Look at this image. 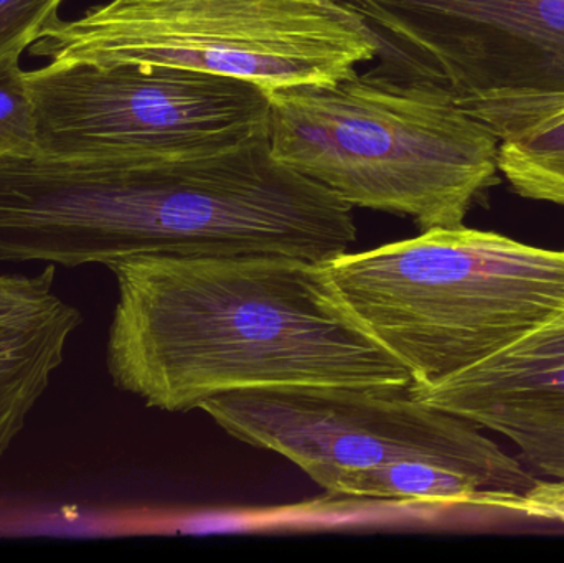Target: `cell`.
I'll use <instances>...</instances> for the list:
<instances>
[{
	"label": "cell",
	"instance_id": "15",
	"mask_svg": "<svg viewBox=\"0 0 564 563\" xmlns=\"http://www.w3.org/2000/svg\"><path fill=\"white\" fill-rule=\"evenodd\" d=\"M562 118H564V109H562V111L556 112V115L553 116V118H550L549 121H555V119H562ZM549 121H545V122H549Z\"/></svg>",
	"mask_w": 564,
	"mask_h": 563
},
{
	"label": "cell",
	"instance_id": "2",
	"mask_svg": "<svg viewBox=\"0 0 564 563\" xmlns=\"http://www.w3.org/2000/svg\"><path fill=\"white\" fill-rule=\"evenodd\" d=\"M354 207L282 164L268 132L198 158H0V261L78 268L144 255L328 263Z\"/></svg>",
	"mask_w": 564,
	"mask_h": 563
},
{
	"label": "cell",
	"instance_id": "9",
	"mask_svg": "<svg viewBox=\"0 0 564 563\" xmlns=\"http://www.w3.org/2000/svg\"><path fill=\"white\" fill-rule=\"evenodd\" d=\"M410 392L503 436L535 475L564 485V306L503 353Z\"/></svg>",
	"mask_w": 564,
	"mask_h": 563
},
{
	"label": "cell",
	"instance_id": "13",
	"mask_svg": "<svg viewBox=\"0 0 564 563\" xmlns=\"http://www.w3.org/2000/svg\"><path fill=\"white\" fill-rule=\"evenodd\" d=\"M68 306L55 293V264H46L33 277H0V329H26L36 326Z\"/></svg>",
	"mask_w": 564,
	"mask_h": 563
},
{
	"label": "cell",
	"instance_id": "8",
	"mask_svg": "<svg viewBox=\"0 0 564 563\" xmlns=\"http://www.w3.org/2000/svg\"><path fill=\"white\" fill-rule=\"evenodd\" d=\"M40 155L175 159L220 154L268 132L261 86L178 66L50 62L26 72Z\"/></svg>",
	"mask_w": 564,
	"mask_h": 563
},
{
	"label": "cell",
	"instance_id": "4",
	"mask_svg": "<svg viewBox=\"0 0 564 563\" xmlns=\"http://www.w3.org/2000/svg\"><path fill=\"white\" fill-rule=\"evenodd\" d=\"M268 98L274 158L351 207L460 227L499 182L502 139L436 89L355 69Z\"/></svg>",
	"mask_w": 564,
	"mask_h": 563
},
{
	"label": "cell",
	"instance_id": "12",
	"mask_svg": "<svg viewBox=\"0 0 564 563\" xmlns=\"http://www.w3.org/2000/svg\"><path fill=\"white\" fill-rule=\"evenodd\" d=\"M40 155L35 109L20 55L0 58V158Z\"/></svg>",
	"mask_w": 564,
	"mask_h": 563
},
{
	"label": "cell",
	"instance_id": "3",
	"mask_svg": "<svg viewBox=\"0 0 564 563\" xmlns=\"http://www.w3.org/2000/svg\"><path fill=\"white\" fill-rule=\"evenodd\" d=\"M200 409L330 495L564 522V485L535 475L482 426L414 399L410 387H271Z\"/></svg>",
	"mask_w": 564,
	"mask_h": 563
},
{
	"label": "cell",
	"instance_id": "1",
	"mask_svg": "<svg viewBox=\"0 0 564 563\" xmlns=\"http://www.w3.org/2000/svg\"><path fill=\"white\" fill-rule=\"evenodd\" d=\"M106 367L152 409L271 387H410L406 367L341 300L324 263L282 255H144L109 264Z\"/></svg>",
	"mask_w": 564,
	"mask_h": 563
},
{
	"label": "cell",
	"instance_id": "5",
	"mask_svg": "<svg viewBox=\"0 0 564 563\" xmlns=\"http://www.w3.org/2000/svg\"><path fill=\"white\" fill-rule=\"evenodd\" d=\"M348 310L427 387L503 353L564 306V250L436 227L324 263Z\"/></svg>",
	"mask_w": 564,
	"mask_h": 563
},
{
	"label": "cell",
	"instance_id": "11",
	"mask_svg": "<svg viewBox=\"0 0 564 563\" xmlns=\"http://www.w3.org/2000/svg\"><path fill=\"white\" fill-rule=\"evenodd\" d=\"M499 171L520 197L564 205V118L500 142Z\"/></svg>",
	"mask_w": 564,
	"mask_h": 563
},
{
	"label": "cell",
	"instance_id": "10",
	"mask_svg": "<svg viewBox=\"0 0 564 563\" xmlns=\"http://www.w3.org/2000/svg\"><path fill=\"white\" fill-rule=\"evenodd\" d=\"M82 323V313L69 304L36 326L0 329V459L48 389L65 359L66 344Z\"/></svg>",
	"mask_w": 564,
	"mask_h": 563
},
{
	"label": "cell",
	"instance_id": "14",
	"mask_svg": "<svg viewBox=\"0 0 564 563\" xmlns=\"http://www.w3.org/2000/svg\"><path fill=\"white\" fill-rule=\"evenodd\" d=\"M65 0H0V58L22 55L58 17Z\"/></svg>",
	"mask_w": 564,
	"mask_h": 563
},
{
	"label": "cell",
	"instance_id": "7",
	"mask_svg": "<svg viewBox=\"0 0 564 563\" xmlns=\"http://www.w3.org/2000/svg\"><path fill=\"white\" fill-rule=\"evenodd\" d=\"M373 72L449 96L502 141L564 109V0H345Z\"/></svg>",
	"mask_w": 564,
	"mask_h": 563
},
{
	"label": "cell",
	"instance_id": "6",
	"mask_svg": "<svg viewBox=\"0 0 564 563\" xmlns=\"http://www.w3.org/2000/svg\"><path fill=\"white\" fill-rule=\"evenodd\" d=\"M56 63L178 66L264 91L334 83L377 58L378 42L345 0H108L56 17L30 46Z\"/></svg>",
	"mask_w": 564,
	"mask_h": 563
}]
</instances>
